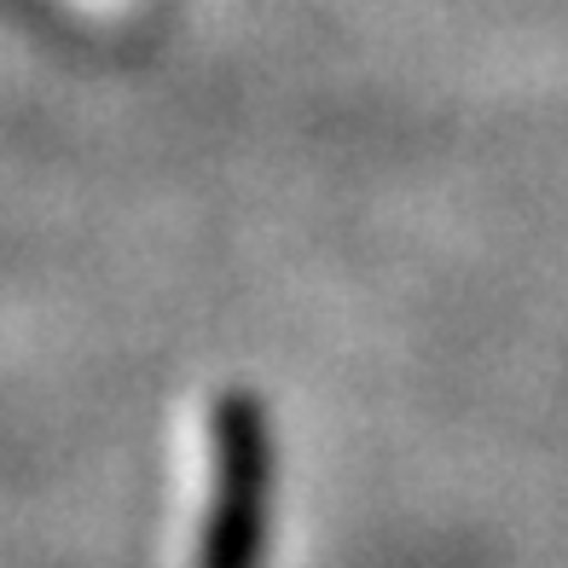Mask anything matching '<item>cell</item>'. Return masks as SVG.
I'll return each instance as SVG.
<instances>
[{
  "label": "cell",
  "mask_w": 568,
  "mask_h": 568,
  "mask_svg": "<svg viewBox=\"0 0 568 568\" xmlns=\"http://www.w3.org/2000/svg\"><path fill=\"white\" fill-rule=\"evenodd\" d=\"M273 418L262 395L221 389L210 400V505L192 568H262L273 539Z\"/></svg>",
  "instance_id": "1"
}]
</instances>
